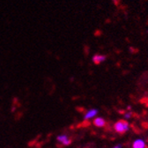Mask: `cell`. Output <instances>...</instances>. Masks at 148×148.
<instances>
[{
  "instance_id": "obj_7",
  "label": "cell",
  "mask_w": 148,
  "mask_h": 148,
  "mask_svg": "<svg viewBox=\"0 0 148 148\" xmlns=\"http://www.w3.org/2000/svg\"><path fill=\"white\" fill-rule=\"evenodd\" d=\"M132 117V111H128V112L124 113V115H123L124 119H130Z\"/></svg>"
},
{
  "instance_id": "obj_3",
  "label": "cell",
  "mask_w": 148,
  "mask_h": 148,
  "mask_svg": "<svg viewBox=\"0 0 148 148\" xmlns=\"http://www.w3.org/2000/svg\"><path fill=\"white\" fill-rule=\"evenodd\" d=\"M97 114H98V110L96 108H91V109L86 111V113L84 116V119L85 120L92 119V118H95L97 116Z\"/></svg>"
},
{
  "instance_id": "obj_6",
  "label": "cell",
  "mask_w": 148,
  "mask_h": 148,
  "mask_svg": "<svg viewBox=\"0 0 148 148\" xmlns=\"http://www.w3.org/2000/svg\"><path fill=\"white\" fill-rule=\"evenodd\" d=\"M94 124L98 128H102L106 125V121L102 117H95L94 120Z\"/></svg>"
},
{
  "instance_id": "obj_5",
  "label": "cell",
  "mask_w": 148,
  "mask_h": 148,
  "mask_svg": "<svg viewBox=\"0 0 148 148\" xmlns=\"http://www.w3.org/2000/svg\"><path fill=\"white\" fill-rule=\"evenodd\" d=\"M106 60V56L104 55H95L94 58H92V62H94L95 64H100L101 63H103Z\"/></svg>"
},
{
  "instance_id": "obj_1",
  "label": "cell",
  "mask_w": 148,
  "mask_h": 148,
  "mask_svg": "<svg viewBox=\"0 0 148 148\" xmlns=\"http://www.w3.org/2000/svg\"><path fill=\"white\" fill-rule=\"evenodd\" d=\"M130 128V124L126 120H119L114 124L115 131L119 134H123Z\"/></svg>"
},
{
  "instance_id": "obj_4",
  "label": "cell",
  "mask_w": 148,
  "mask_h": 148,
  "mask_svg": "<svg viewBox=\"0 0 148 148\" xmlns=\"http://www.w3.org/2000/svg\"><path fill=\"white\" fill-rule=\"evenodd\" d=\"M146 144L144 139L138 138L132 143V148H145Z\"/></svg>"
},
{
  "instance_id": "obj_8",
  "label": "cell",
  "mask_w": 148,
  "mask_h": 148,
  "mask_svg": "<svg viewBox=\"0 0 148 148\" xmlns=\"http://www.w3.org/2000/svg\"><path fill=\"white\" fill-rule=\"evenodd\" d=\"M113 148H122V145H117L114 146Z\"/></svg>"
},
{
  "instance_id": "obj_2",
  "label": "cell",
  "mask_w": 148,
  "mask_h": 148,
  "mask_svg": "<svg viewBox=\"0 0 148 148\" xmlns=\"http://www.w3.org/2000/svg\"><path fill=\"white\" fill-rule=\"evenodd\" d=\"M57 140L58 143H60L62 145L64 146H67L70 145L71 143V139L70 138V137L66 134H60L57 137Z\"/></svg>"
}]
</instances>
